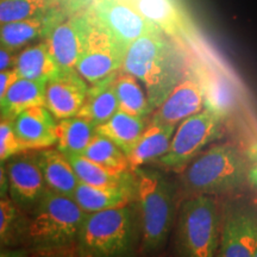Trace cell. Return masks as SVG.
I'll return each instance as SVG.
<instances>
[{"label":"cell","mask_w":257,"mask_h":257,"mask_svg":"<svg viewBox=\"0 0 257 257\" xmlns=\"http://www.w3.org/2000/svg\"><path fill=\"white\" fill-rule=\"evenodd\" d=\"M120 69L142 83L154 111L185 78L189 66L179 48L159 30L138 37L127 47Z\"/></svg>","instance_id":"cell-1"},{"label":"cell","mask_w":257,"mask_h":257,"mask_svg":"<svg viewBox=\"0 0 257 257\" xmlns=\"http://www.w3.org/2000/svg\"><path fill=\"white\" fill-rule=\"evenodd\" d=\"M250 165L234 146L220 144L200 153L186 166L185 184L198 194H221L249 180Z\"/></svg>","instance_id":"cell-2"},{"label":"cell","mask_w":257,"mask_h":257,"mask_svg":"<svg viewBox=\"0 0 257 257\" xmlns=\"http://www.w3.org/2000/svg\"><path fill=\"white\" fill-rule=\"evenodd\" d=\"M142 224V248L155 251L166 243L175 216V188L157 172L134 170Z\"/></svg>","instance_id":"cell-3"},{"label":"cell","mask_w":257,"mask_h":257,"mask_svg":"<svg viewBox=\"0 0 257 257\" xmlns=\"http://www.w3.org/2000/svg\"><path fill=\"white\" fill-rule=\"evenodd\" d=\"M36 205L25 233L32 244L55 248L78 239L87 212L83 211L72 197L47 187Z\"/></svg>","instance_id":"cell-4"},{"label":"cell","mask_w":257,"mask_h":257,"mask_svg":"<svg viewBox=\"0 0 257 257\" xmlns=\"http://www.w3.org/2000/svg\"><path fill=\"white\" fill-rule=\"evenodd\" d=\"M130 204L86 213L78 240L83 252L95 256H117L130 251L135 221Z\"/></svg>","instance_id":"cell-5"},{"label":"cell","mask_w":257,"mask_h":257,"mask_svg":"<svg viewBox=\"0 0 257 257\" xmlns=\"http://www.w3.org/2000/svg\"><path fill=\"white\" fill-rule=\"evenodd\" d=\"M218 202L210 194H198L182 204L178 223V244L182 255L212 257L220 242Z\"/></svg>","instance_id":"cell-6"},{"label":"cell","mask_w":257,"mask_h":257,"mask_svg":"<svg viewBox=\"0 0 257 257\" xmlns=\"http://www.w3.org/2000/svg\"><path fill=\"white\" fill-rule=\"evenodd\" d=\"M223 121L219 115L205 107L180 121L168 152L160 157L159 162L169 169L184 168L205 147L221 136Z\"/></svg>","instance_id":"cell-7"},{"label":"cell","mask_w":257,"mask_h":257,"mask_svg":"<svg viewBox=\"0 0 257 257\" xmlns=\"http://www.w3.org/2000/svg\"><path fill=\"white\" fill-rule=\"evenodd\" d=\"M126 49L102 25L89 9V30L85 53L76 64V72L89 85L107 78L121 68Z\"/></svg>","instance_id":"cell-8"},{"label":"cell","mask_w":257,"mask_h":257,"mask_svg":"<svg viewBox=\"0 0 257 257\" xmlns=\"http://www.w3.org/2000/svg\"><path fill=\"white\" fill-rule=\"evenodd\" d=\"M91 10L125 49L138 37L160 30L126 0H95Z\"/></svg>","instance_id":"cell-9"},{"label":"cell","mask_w":257,"mask_h":257,"mask_svg":"<svg viewBox=\"0 0 257 257\" xmlns=\"http://www.w3.org/2000/svg\"><path fill=\"white\" fill-rule=\"evenodd\" d=\"M88 91V82L76 69L60 70L46 83L44 106L55 119L78 114Z\"/></svg>","instance_id":"cell-10"},{"label":"cell","mask_w":257,"mask_h":257,"mask_svg":"<svg viewBox=\"0 0 257 257\" xmlns=\"http://www.w3.org/2000/svg\"><path fill=\"white\" fill-rule=\"evenodd\" d=\"M5 167L11 200L21 206L37 204L47 189L37 155L22 152L10 157Z\"/></svg>","instance_id":"cell-11"},{"label":"cell","mask_w":257,"mask_h":257,"mask_svg":"<svg viewBox=\"0 0 257 257\" xmlns=\"http://www.w3.org/2000/svg\"><path fill=\"white\" fill-rule=\"evenodd\" d=\"M204 108V94L194 72L189 69L185 78L169 93L165 101L156 108L154 121L178 125L189 115Z\"/></svg>","instance_id":"cell-12"},{"label":"cell","mask_w":257,"mask_h":257,"mask_svg":"<svg viewBox=\"0 0 257 257\" xmlns=\"http://www.w3.org/2000/svg\"><path fill=\"white\" fill-rule=\"evenodd\" d=\"M257 249V217L249 212L227 214L220 232L218 256L251 257Z\"/></svg>","instance_id":"cell-13"},{"label":"cell","mask_w":257,"mask_h":257,"mask_svg":"<svg viewBox=\"0 0 257 257\" xmlns=\"http://www.w3.org/2000/svg\"><path fill=\"white\" fill-rule=\"evenodd\" d=\"M12 126L24 152L47 149L56 144L55 118L44 105L22 112L12 120Z\"/></svg>","instance_id":"cell-14"},{"label":"cell","mask_w":257,"mask_h":257,"mask_svg":"<svg viewBox=\"0 0 257 257\" xmlns=\"http://www.w3.org/2000/svg\"><path fill=\"white\" fill-rule=\"evenodd\" d=\"M200 82L204 94V107L219 115L225 120L236 110V92L225 76L208 67L195 64L191 68Z\"/></svg>","instance_id":"cell-15"},{"label":"cell","mask_w":257,"mask_h":257,"mask_svg":"<svg viewBox=\"0 0 257 257\" xmlns=\"http://www.w3.org/2000/svg\"><path fill=\"white\" fill-rule=\"evenodd\" d=\"M175 128V124L152 120V123L144 128L133 150L127 154L130 169L134 172L150 161L159 160L161 156L165 155L169 149Z\"/></svg>","instance_id":"cell-16"},{"label":"cell","mask_w":257,"mask_h":257,"mask_svg":"<svg viewBox=\"0 0 257 257\" xmlns=\"http://www.w3.org/2000/svg\"><path fill=\"white\" fill-rule=\"evenodd\" d=\"M118 72L88 86L85 101L76 115L85 118L98 126L110 119L115 112L119 111L114 89V80Z\"/></svg>","instance_id":"cell-17"},{"label":"cell","mask_w":257,"mask_h":257,"mask_svg":"<svg viewBox=\"0 0 257 257\" xmlns=\"http://www.w3.org/2000/svg\"><path fill=\"white\" fill-rule=\"evenodd\" d=\"M70 165L78 181L94 187L135 188L136 178L131 170L118 173L102 167L82 155H69Z\"/></svg>","instance_id":"cell-18"},{"label":"cell","mask_w":257,"mask_h":257,"mask_svg":"<svg viewBox=\"0 0 257 257\" xmlns=\"http://www.w3.org/2000/svg\"><path fill=\"white\" fill-rule=\"evenodd\" d=\"M37 157L47 187L73 198L79 181L68 157L59 149L54 150L48 148L38 154Z\"/></svg>","instance_id":"cell-19"},{"label":"cell","mask_w":257,"mask_h":257,"mask_svg":"<svg viewBox=\"0 0 257 257\" xmlns=\"http://www.w3.org/2000/svg\"><path fill=\"white\" fill-rule=\"evenodd\" d=\"M46 83L23 78L16 80L0 102V118L12 121L32 106L44 105Z\"/></svg>","instance_id":"cell-20"},{"label":"cell","mask_w":257,"mask_h":257,"mask_svg":"<svg viewBox=\"0 0 257 257\" xmlns=\"http://www.w3.org/2000/svg\"><path fill=\"white\" fill-rule=\"evenodd\" d=\"M12 68L19 78L46 82L61 70L51 56L46 41L22 50L15 57Z\"/></svg>","instance_id":"cell-21"},{"label":"cell","mask_w":257,"mask_h":257,"mask_svg":"<svg viewBox=\"0 0 257 257\" xmlns=\"http://www.w3.org/2000/svg\"><path fill=\"white\" fill-rule=\"evenodd\" d=\"M146 127L144 118L117 111L107 121L98 125L95 131L114 142L127 156Z\"/></svg>","instance_id":"cell-22"},{"label":"cell","mask_w":257,"mask_h":257,"mask_svg":"<svg viewBox=\"0 0 257 257\" xmlns=\"http://www.w3.org/2000/svg\"><path fill=\"white\" fill-rule=\"evenodd\" d=\"M96 126L79 115L64 118L56 123L57 149L66 156L81 155L96 134Z\"/></svg>","instance_id":"cell-23"},{"label":"cell","mask_w":257,"mask_h":257,"mask_svg":"<svg viewBox=\"0 0 257 257\" xmlns=\"http://www.w3.org/2000/svg\"><path fill=\"white\" fill-rule=\"evenodd\" d=\"M135 195V188L94 187L79 182L73 199L85 212H95L106 208L130 204Z\"/></svg>","instance_id":"cell-24"},{"label":"cell","mask_w":257,"mask_h":257,"mask_svg":"<svg viewBox=\"0 0 257 257\" xmlns=\"http://www.w3.org/2000/svg\"><path fill=\"white\" fill-rule=\"evenodd\" d=\"M131 5L161 31L169 35H181L185 22L172 0H128Z\"/></svg>","instance_id":"cell-25"},{"label":"cell","mask_w":257,"mask_h":257,"mask_svg":"<svg viewBox=\"0 0 257 257\" xmlns=\"http://www.w3.org/2000/svg\"><path fill=\"white\" fill-rule=\"evenodd\" d=\"M114 89L118 98L119 111L142 118H146L153 111L141 82L130 73L121 69L117 73Z\"/></svg>","instance_id":"cell-26"},{"label":"cell","mask_w":257,"mask_h":257,"mask_svg":"<svg viewBox=\"0 0 257 257\" xmlns=\"http://www.w3.org/2000/svg\"><path fill=\"white\" fill-rule=\"evenodd\" d=\"M44 16L0 24V47L10 51L21 49L43 36Z\"/></svg>","instance_id":"cell-27"},{"label":"cell","mask_w":257,"mask_h":257,"mask_svg":"<svg viewBox=\"0 0 257 257\" xmlns=\"http://www.w3.org/2000/svg\"><path fill=\"white\" fill-rule=\"evenodd\" d=\"M81 155L113 172L123 173L131 170L126 154L102 135L95 134Z\"/></svg>","instance_id":"cell-28"},{"label":"cell","mask_w":257,"mask_h":257,"mask_svg":"<svg viewBox=\"0 0 257 257\" xmlns=\"http://www.w3.org/2000/svg\"><path fill=\"white\" fill-rule=\"evenodd\" d=\"M59 6V0H0V24L43 17Z\"/></svg>","instance_id":"cell-29"},{"label":"cell","mask_w":257,"mask_h":257,"mask_svg":"<svg viewBox=\"0 0 257 257\" xmlns=\"http://www.w3.org/2000/svg\"><path fill=\"white\" fill-rule=\"evenodd\" d=\"M18 229V210L12 200L0 199V245L14 244Z\"/></svg>","instance_id":"cell-30"},{"label":"cell","mask_w":257,"mask_h":257,"mask_svg":"<svg viewBox=\"0 0 257 257\" xmlns=\"http://www.w3.org/2000/svg\"><path fill=\"white\" fill-rule=\"evenodd\" d=\"M24 152L23 147L16 136L12 121L0 120V161L4 162L10 157Z\"/></svg>","instance_id":"cell-31"},{"label":"cell","mask_w":257,"mask_h":257,"mask_svg":"<svg viewBox=\"0 0 257 257\" xmlns=\"http://www.w3.org/2000/svg\"><path fill=\"white\" fill-rule=\"evenodd\" d=\"M19 79L17 72L14 68L5 69L0 72V102H2L3 98H4L6 92L11 87V85L16 80Z\"/></svg>","instance_id":"cell-32"},{"label":"cell","mask_w":257,"mask_h":257,"mask_svg":"<svg viewBox=\"0 0 257 257\" xmlns=\"http://www.w3.org/2000/svg\"><path fill=\"white\" fill-rule=\"evenodd\" d=\"M15 57L14 51H10L5 48L0 47V72L12 68L15 63Z\"/></svg>","instance_id":"cell-33"},{"label":"cell","mask_w":257,"mask_h":257,"mask_svg":"<svg viewBox=\"0 0 257 257\" xmlns=\"http://www.w3.org/2000/svg\"><path fill=\"white\" fill-rule=\"evenodd\" d=\"M9 193V179L8 173H6V167L0 161V199L6 198Z\"/></svg>","instance_id":"cell-34"},{"label":"cell","mask_w":257,"mask_h":257,"mask_svg":"<svg viewBox=\"0 0 257 257\" xmlns=\"http://www.w3.org/2000/svg\"><path fill=\"white\" fill-rule=\"evenodd\" d=\"M252 166L250 167V172H249V180H251L252 182H255L257 185V146L253 147L252 150Z\"/></svg>","instance_id":"cell-35"},{"label":"cell","mask_w":257,"mask_h":257,"mask_svg":"<svg viewBox=\"0 0 257 257\" xmlns=\"http://www.w3.org/2000/svg\"><path fill=\"white\" fill-rule=\"evenodd\" d=\"M21 253L18 251H11V250L5 249L4 246L0 245V257H10V256H19Z\"/></svg>","instance_id":"cell-36"},{"label":"cell","mask_w":257,"mask_h":257,"mask_svg":"<svg viewBox=\"0 0 257 257\" xmlns=\"http://www.w3.org/2000/svg\"><path fill=\"white\" fill-rule=\"evenodd\" d=\"M255 256L257 257V249H256V252H255Z\"/></svg>","instance_id":"cell-37"},{"label":"cell","mask_w":257,"mask_h":257,"mask_svg":"<svg viewBox=\"0 0 257 257\" xmlns=\"http://www.w3.org/2000/svg\"><path fill=\"white\" fill-rule=\"evenodd\" d=\"M126 2H128V0H126Z\"/></svg>","instance_id":"cell-38"}]
</instances>
